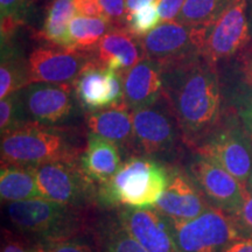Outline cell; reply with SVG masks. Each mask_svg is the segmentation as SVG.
Wrapping results in <instances>:
<instances>
[{
    "label": "cell",
    "instance_id": "obj_1",
    "mask_svg": "<svg viewBox=\"0 0 252 252\" xmlns=\"http://www.w3.org/2000/svg\"><path fill=\"white\" fill-rule=\"evenodd\" d=\"M161 65V98L178 123L182 141L193 150L228 109L217 64L197 55Z\"/></svg>",
    "mask_w": 252,
    "mask_h": 252
},
{
    "label": "cell",
    "instance_id": "obj_2",
    "mask_svg": "<svg viewBox=\"0 0 252 252\" xmlns=\"http://www.w3.org/2000/svg\"><path fill=\"white\" fill-rule=\"evenodd\" d=\"M4 204L13 231L35 245L89 234L99 217V208L68 206L43 197Z\"/></svg>",
    "mask_w": 252,
    "mask_h": 252
},
{
    "label": "cell",
    "instance_id": "obj_3",
    "mask_svg": "<svg viewBox=\"0 0 252 252\" xmlns=\"http://www.w3.org/2000/svg\"><path fill=\"white\" fill-rule=\"evenodd\" d=\"M86 147L70 127L27 122L1 135V163L36 167L50 162L80 161Z\"/></svg>",
    "mask_w": 252,
    "mask_h": 252
},
{
    "label": "cell",
    "instance_id": "obj_4",
    "mask_svg": "<svg viewBox=\"0 0 252 252\" xmlns=\"http://www.w3.org/2000/svg\"><path fill=\"white\" fill-rule=\"evenodd\" d=\"M168 184L166 163L147 156H130L111 180L98 187L100 209L154 208Z\"/></svg>",
    "mask_w": 252,
    "mask_h": 252
},
{
    "label": "cell",
    "instance_id": "obj_5",
    "mask_svg": "<svg viewBox=\"0 0 252 252\" xmlns=\"http://www.w3.org/2000/svg\"><path fill=\"white\" fill-rule=\"evenodd\" d=\"M193 152L213 160L247 186L252 171V143L234 110L226 109L219 125L193 149Z\"/></svg>",
    "mask_w": 252,
    "mask_h": 252
},
{
    "label": "cell",
    "instance_id": "obj_6",
    "mask_svg": "<svg viewBox=\"0 0 252 252\" xmlns=\"http://www.w3.org/2000/svg\"><path fill=\"white\" fill-rule=\"evenodd\" d=\"M35 173L43 198L68 206L99 208L98 186L88 178L80 161L45 163L36 166Z\"/></svg>",
    "mask_w": 252,
    "mask_h": 252
},
{
    "label": "cell",
    "instance_id": "obj_7",
    "mask_svg": "<svg viewBox=\"0 0 252 252\" xmlns=\"http://www.w3.org/2000/svg\"><path fill=\"white\" fill-rule=\"evenodd\" d=\"M168 220L179 252H222L239 238L231 219L214 208L193 220Z\"/></svg>",
    "mask_w": 252,
    "mask_h": 252
},
{
    "label": "cell",
    "instance_id": "obj_8",
    "mask_svg": "<svg viewBox=\"0 0 252 252\" xmlns=\"http://www.w3.org/2000/svg\"><path fill=\"white\" fill-rule=\"evenodd\" d=\"M208 28L190 27L176 21L162 23L139 39L145 59L161 64L203 55Z\"/></svg>",
    "mask_w": 252,
    "mask_h": 252
},
{
    "label": "cell",
    "instance_id": "obj_9",
    "mask_svg": "<svg viewBox=\"0 0 252 252\" xmlns=\"http://www.w3.org/2000/svg\"><path fill=\"white\" fill-rule=\"evenodd\" d=\"M248 0H235L208 28L203 55L219 64L234 58L252 41Z\"/></svg>",
    "mask_w": 252,
    "mask_h": 252
},
{
    "label": "cell",
    "instance_id": "obj_10",
    "mask_svg": "<svg viewBox=\"0 0 252 252\" xmlns=\"http://www.w3.org/2000/svg\"><path fill=\"white\" fill-rule=\"evenodd\" d=\"M25 123L61 126L75 113V90L72 84L32 83L19 91Z\"/></svg>",
    "mask_w": 252,
    "mask_h": 252
},
{
    "label": "cell",
    "instance_id": "obj_11",
    "mask_svg": "<svg viewBox=\"0 0 252 252\" xmlns=\"http://www.w3.org/2000/svg\"><path fill=\"white\" fill-rule=\"evenodd\" d=\"M187 169L214 209L232 216L243 206L247 187L213 160L194 153Z\"/></svg>",
    "mask_w": 252,
    "mask_h": 252
},
{
    "label": "cell",
    "instance_id": "obj_12",
    "mask_svg": "<svg viewBox=\"0 0 252 252\" xmlns=\"http://www.w3.org/2000/svg\"><path fill=\"white\" fill-rule=\"evenodd\" d=\"M96 61L94 52L42 46L28 58L32 83L72 84L90 63Z\"/></svg>",
    "mask_w": 252,
    "mask_h": 252
},
{
    "label": "cell",
    "instance_id": "obj_13",
    "mask_svg": "<svg viewBox=\"0 0 252 252\" xmlns=\"http://www.w3.org/2000/svg\"><path fill=\"white\" fill-rule=\"evenodd\" d=\"M168 184L154 208L174 220H189L207 212L209 203L187 168L167 165Z\"/></svg>",
    "mask_w": 252,
    "mask_h": 252
},
{
    "label": "cell",
    "instance_id": "obj_14",
    "mask_svg": "<svg viewBox=\"0 0 252 252\" xmlns=\"http://www.w3.org/2000/svg\"><path fill=\"white\" fill-rule=\"evenodd\" d=\"M167 108V106H166ZM132 123L137 149L144 156L156 157L171 153L181 132L167 108H145L132 111ZM182 139V138H181Z\"/></svg>",
    "mask_w": 252,
    "mask_h": 252
},
{
    "label": "cell",
    "instance_id": "obj_15",
    "mask_svg": "<svg viewBox=\"0 0 252 252\" xmlns=\"http://www.w3.org/2000/svg\"><path fill=\"white\" fill-rule=\"evenodd\" d=\"M122 224L149 252H179L169 220L156 208H119Z\"/></svg>",
    "mask_w": 252,
    "mask_h": 252
},
{
    "label": "cell",
    "instance_id": "obj_16",
    "mask_svg": "<svg viewBox=\"0 0 252 252\" xmlns=\"http://www.w3.org/2000/svg\"><path fill=\"white\" fill-rule=\"evenodd\" d=\"M162 65L150 59L141 60L123 75L124 102L131 111L151 108L162 96Z\"/></svg>",
    "mask_w": 252,
    "mask_h": 252
},
{
    "label": "cell",
    "instance_id": "obj_17",
    "mask_svg": "<svg viewBox=\"0 0 252 252\" xmlns=\"http://www.w3.org/2000/svg\"><path fill=\"white\" fill-rule=\"evenodd\" d=\"M96 61L104 70H115L124 75L145 59L139 39L126 27H116L109 32L94 48Z\"/></svg>",
    "mask_w": 252,
    "mask_h": 252
},
{
    "label": "cell",
    "instance_id": "obj_18",
    "mask_svg": "<svg viewBox=\"0 0 252 252\" xmlns=\"http://www.w3.org/2000/svg\"><path fill=\"white\" fill-rule=\"evenodd\" d=\"M86 125L94 133L116 144L121 151L137 149L132 123V111L123 100L117 105L94 112H86Z\"/></svg>",
    "mask_w": 252,
    "mask_h": 252
},
{
    "label": "cell",
    "instance_id": "obj_19",
    "mask_svg": "<svg viewBox=\"0 0 252 252\" xmlns=\"http://www.w3.org/2000/svg\"><path fill=\"white\" fill-rule=\"evenodd\" d=\"M80 163L88 178L99 187L111 180L123 163L121 149L99 135L89 133Z\"/></svg>",
    "mask_w": 252,
    "mask_h": 252
},
{
    "label": "cell",
    "instance_id": "obj_20",
    "mask_svg": "<svg viewBox=\"0 0 252 252\" xmlns=\"http://www.w3.org/2000/svg\"><path fill=\"white\" fill-rule=\"evenodd\" d=\"M0 196L2 204L42 197L37 185L35 167L1 163Z\"/></svg>",
    "mask_w": 252,
    "mask_h": 252
},
{
    "label": "cell",
    "instance_id": "obj_21",
    "mask_svg": "<svg viewBox=\"0 0 252 252\" xmlns=\"http://www.w3.org/2000/svg\"><path fill=\"white\" fill-rule=\"evenodd\" d=\"M77 102L87 112L109 108V89L105 70L94 61L90 63L72 83Z\"/></svg>",
    "mask_w": 252,
    "mask_h": 252
},
{
    "label": "cell",
    "instance_id": "obj_22",
    "mask_svg": "<svg viewBox=\"0 0 252 252\" xmlns=\"http://www.w3.org/2000/svg\"><path fill=\"white\" fill-rule=\"evenodd\" d=\"M91 234L99 252H149L122 224L116 212L99 216Z\"/></svg>",
    "mask_w": 252,
    "mask_h": 252
},
{
    "label": "cell",
    "instance_id": "obj_23",
    "mask_svg": "<svg viewBox=\"0 0 252 252\" xmlns=\"http://www.w3.org/2000/svg\"><path fill=\"white\" fill-rule=\"evenodd\" d=\"M31 84L28 60L18 52L11 41L1 42L0 65V98L18 93Z\"/></svg>",
    "mask_w": 252,
    "mask_h": 252
},
{
    "label": "cell",
    "instance_id": "obj_24",
    "mask_svg": "<svg viewBox=\"0 0 252 252\" xmlns=\"http://www.w3.org/2000/svg\"><path fill=\"white\" fill-rule=\"evenodd\" d=\"M116 28L111 21L105 18H88L76 15L70 21L68 28V48L83 52H94L109 32Z\"/></svg>",
    "mask_w": 252,
    "mask_h": 252
},
{
    "label": "cell",
    "instance_id": "obj_25",
    "mask_svg": "<svg viewBox=\"0 0 252 252\" xmlns=\"http://www.w3.org/2000/svg\"><path fill=\"white\" fill-rule=\"evenodd\" d=\"M76 14L74 0H53L39 36L50 45L68 48V28Z\"/></svg>",
    "mask_w": 252,
    "mask_h": 252
},
{
    "label": "cell",
    "instance_id": "obj_26",
    "mask_svg": "<svg viewBox=\"0 0 252 252\" xmlns=\"http://www.w3.org/2000/svg\"><path fill=\"white\" fill-rule=\"evenodd\" d=\"M231 0H186L175 21L190 27L209 28Z\"/></svg>",
    "mask_w": 252,
    "mask_h": 252
},
{
    "label": "cell",
    "instance_id": "obj_27",
    "mask_svg": "<svg viewBox=\"0 0 252 252\" xmlns=\"http://www.w3.org/2000/svg\"><path fill=\"white\" fill-rule=\"evenodd\" d=\"M159 20L160 15L158 11V4L153 2L128 14L126 28L132 35L137 39H141L157 27Z\"/></svg>",
    "mask_w": 252,
    "mask_h": 252
},
{
    "label": "cell",
    "instance_id": "obj_28",
    "mask_svg": "<svg viewBox=\"0 0 252 252\" xmlns=\"http://www.w3.org/2000/svg\"><path fill=\"white\" fill-rule=\"evenodd\" d=\"M23 124H25V121L18 91V93L9 94L8 97L1 99L0 102V132H1V135Z\"/></svg>",
    "mask_w": 252,
    "mask_h": 252
},
{
    "label": "cell",
    "instance_id": "obj_29",
    "mask_svg": "<svg viewBox=\"0 0 252 252\" xmlns=\"http://www.w3.org/2000/svg\"><path fill=\"white\" fill-rule=\"evenodd\" d=\"M45 252H99L93 234L37 245Z\"/></svg>",
    "mask_w": 252,
    "mask_h": 252
},
{
    "label": "cell",
    "instance_id": "obj_30",
    "mask_svg": "<svg viewBox=\"0 0 252 252\" xmlns=\"http://www.w3.org/2000/svg\"><path fill=\"white\" fill-rule=\"evenodd\" d=\"M229 217L231 219L238 237L252 241V193L248 189L243 206L235 215Z\"/></svg>",
    "mask_w": 252,
    "mask_h": 252
},
{
    "label": "cell",
    "instance_id": "obj_31",
    "mask_svg": "<svg viewBox=\"0 0 252 252\" xmlns=\"http://www.w3.org/2000/svg\"><path fill=\"white\" fill-rule=\"evenodd\" d=\"M103 9L104 17L115 25L116 27H126L127 9L126 0H98Z\"/></svg>",
    "mask_w": 252,
    "mask_h": 252
},
{
    "label": "cell",
    "instance_id": "obj_32",
    "mask_svg": "<svg viewBox=\"0 0 252 252\" xmlns=\"http://www.w3.org/2000/svg\"><path fill=\"white\" fill-rule=\"evenodd\" d=\"M1 252H36V245L13 230L2 229Z\"/></svg>",
    "mask_w": 252,
    "mask_h": 252
},
{
    "label": "cell",
    "instance_id": "obj_33",
    "mask_svg": "<svg viewBox=\"0 0 252 252\" xmlns=\"http://www.w3.org/2000/svg\"><path fill=\"white\" fill-rule=\"evenodd\" d=\"M28 5V0H0L1 18H14L24 23V14Z\"/></svg>",
    "mask_w": 252,
    "mask_h": 252
},
{
    "label": "cell",
    "instance_id": "obj_34",
    "mask_svg": "<svg viewBox=\"0 0 252 252\" xmlns=\"http://www.w3.org/2000/svg\"><path fill=\"white\" fill-rule=\"evenodd\" d=\"M186 0H160L158 2V11L163 23L175 21L180 13Z\"/></svg>",
    "mask_w": 252,
    "mask_h": 252
},
{
    "label": "cell",
    "instance_id": "obj_35",
    "mask_svg": "<svg viewBox=\"0 0 252 252\" xmlns=\"http://www.w3.org/2000/svg\"><path fill=\"white\" fill-rule=\"evenodd\" d=\"M74 4L78 15L88 18H105L98 0H74Z\"/></svg>",
    "mask_w": 252,
    "mask_h": 252
},
{
    "label": "cell",
    "instance_id": "obj_36",
    "mask_svg": "<svg viewBox=\"0 0 252 252\" xmlns=\"http://www.w3.org/2000/svg\"><path fill=\"white\" fill-rule=\"evenodd\" d=\"M222 252H252V241L238 238L226 245Z\"/></svg>",
    "mask_w": 252,
    "mask_h": 252
},
{
    "label": "cell",
    "instance_id": "obj_37",
    "mask_svg": "<svg viewBox=\"0 0 252 252\" xmlns=\"http://www.w3.org/2000/svg\"><path fill=\"white\" fill-rule=\"evenodd\" d=\"M160 0H126V9H127V14L132 13V12L137 11L144 6L153 4V2H159Z\"/></svg>",
    "mask_w": 252,
    "mask_h": 252
},
{
    "label": "cell",
    "instance_id": "obj_38",
    "mask_svg": "<svg viewBox=\"0 0 252 252\" xmlns=\"http://www.w3.org/2000/svg\"><path fill=\"white\" fill-rule=\"evenodd\" d=\"M245 187H247V189L249 191H250V193H252V171L250 173V176H249L247 186H245Z\"/></svg>",
    "mask_w": 252,
    "mask_h": 252
},
{
    "label": "cell",
    "instance_id": "obj_39",
    "mask_svg": "<svg viewBox=\"0 0 252 252\" xmlns=\"http://www.w3.org/2000/svg\"><path fill=\"white\" fill-rule=\"evenodd\" d=\"M248 2H250V9H248V11H250V24L252 28V0H248Z\"/></svg>",
    "mask_w": 252,
    "mask_h": 252
},
{
    "label": "cell",
    "instance_id": "obj_40",
    "mask_svg": "<svg viewBox=\"0 0 252 252\" xmlns=\"http://www.w3.org/2000/svg\"><path fill=\"white\" fill-rule=\"evenodd\" d=\"M36 252H45V251H43L42 249H41L40 247H37V245H36Z\"/></svg>",
    "mask_w": 252,
    "mask_h": 252
},
{
    "label": "cell",
    "instance_id": "obj_41",
    "mask_svg": "<svg viewBox=\"0 0 252 252\" xmlns=\"http://www.w3.org/2000/svg\"><path fill=\"white\" fill-rule=\"evenodd\" d=\"M248 133H249V135H250V139H251V143H252V130L249 131Z\"/></svg>",
    "mask_w": 252,
    "mask_h": 252
},
{
    "label": "cell",
    "instance_id": "obj_42",
    "mask_svg": "<svg viewBox=\"0 0 252 252\" xmlns=\"http://www.w3.org/2000/svg\"><path fill=\"white\" fill-rule=\"evenodd\" d=\"M34 1H39V0H28V2H30V4H32V2H34Z\"/></svg>",
    "mask_w": 252,
    "mask_h": 252
},
{
    "label": "cell",
    "instance_id": "obj_43",
    "mask_svg": "<svg viewBox=\"0 0 252 252\" xmlns=\"http://www.w3.org/2000/svg\"><path fill=\"white\" fill-rule=\"evenodd\" d=\"M231 1H235V0H231Z\"/></svg>",
    "mask_w": 252,
    "mask_h": 252
}]
</instances>
